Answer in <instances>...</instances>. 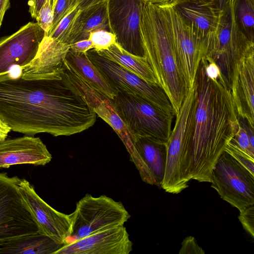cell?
I'll list each match as a JSON object with an SVG mask.
<instances>
[{"instance_id":"obj_1","label":"cell","mask_w":254,"mask_h":254,"mask_svg":"<svg viewBox=\"0 0 254 254\" xmlns=\"http://www.w3.org/2000/svg\"><path fill=\"white\" fill-rule=\"evenodd\" d=\"M97 114L66 76L64 63L42 76H0V119L13 131L69 136L93 126Z\"/></svg>"},{"instance_id":"obj_2","label":"cell","mask_w":254,"mask_h":254,"mask_svg":"<svg viewBox=\"0 0 254 254\" xmlns=\"http://www.w3.org/2000/svg\"><path fill=\"white\" fill-rule=\"evenodd\" d=\"M195 98L186 138L185 177L211 182L212 169L239 124L235 106L218 66L203 57L195 77Z\"/></svg>"},{"instance_id":"obj_3","label":"cell","mask_w":254,"mask_h":254,"mask_svg":"<svg viewBox=\"0 0 254 254\" xmlns=\"http://www.w3.org/2000/svg\"><path fill=\"white\" fill-rule=\"evenodd\" d=\"M139 30L144 57L159 86L168 97L176 115L189 89L179 70L173 46L157 4L142 1Z\"/></svg>"},{"instance_id":"obj_4","label":"cell","mask_w":254,"mask_h":254,"mask_svg":"<svg viewBox=\"0 0 254 254\" xmlns=\"http://www.w3.org/2000/svg\"><path fill=\"white\" fill-rule=\"evenodd\" d=\"M117 90L111 100L131 137H145L168 143L174 114L140 96Z\"/></svg>"},{"instance_id":"obj_5","label":"cell","mask_w":254,"mask_h":254,"mask_svg":"<svg viewBox=\"0 0 254 254\" xmlns=\"http://www.w3.org/2000/svg\"><path fill=\"white\" fill-rule=\"evenodd\" d=\"M204 48V56L211 59L218 66L230 90L236 64L254 51V42L247 37L237 23L233 0L219 12L217 30Z\"/></svg>"},{"instance_id":"obj_6","label":"cell","mask_w":254,"mask_h":254,"mask_svg":"<svg viewBox=\"0 0 254 254\" xmlns=\"http://www.w3.org/2000/svg\"><path fill=\"white\" fill-rule=\"evenodd\" d=\"M173 46L179 70L187 88H191L201 59L204 56L203 41L174 5L157 4Z\"/></svg>"},{"instance_id":"obj_7","label":"cell","mask_w":254,"mask_h":254,"mask_svg":"<svg viewBox=\"0 0 254 254\" xmlns=\"http://www.w3.org/2000/svg\"><path fill=\"white\" fill-rule=\"evenodd\" d=\"M71 215L70 237H74L75 240L108 228L124 225L130 217L122 202L105 195L94 197L89 194L76 203Z\"/></svg>"},{"instance_id":"obj_8","label":"cell","mask_w":254,"mask_h":254,"mask_svg":"<svg viewBox=\"0 0 254 254\" xmlns=\"http://www.w3.org/2000/svg\"><path fill=\"white\" fill-rule=\"evenodd\" d=\"M20 179L17 176L9 177L6 173H0V244L41 233L19 190Z\"/></svg>"},{"instance_id":"obj_9","label":"cell","mask_w":254,"mask_h":254,"mask_svg":"<svg viewBox=\"0 0 254 254\" xmlns=\"http://www.w3.org/2000/svg\"><path fill=\"white\" fill-rule=\"evenodd\" d=\"M195 98L194 87L189 88L176 116L175 124L168 142L165 171L161 188L178 194L189 187L185 178L187 130Z\"/></svg>"},{"instance_id":"obj_10","label":"cell","mask_w":254,"mask_h":254,"mask_svg":"<svg viewBox=\"0 0 254 254\" xmlns=\"http://www.w3.org/2000/svg\"><path fill=\"white\" fill-rule=\"evenodd\" d=\"M211 186L240 212L254 204V175L224 151L211 173Z\"/></svg>"},{"instance_id":"obj_11","label":"cell","mask_w":254,"mask_h":254,"mask_svg":"<svg viewBox=\"0 0 254 254\" xmlns=\"http://www.w3.org/2000/svg\"><path fill=\"white\" fill-rule=\"evenodd\" d=\"M86 54L117 90H122L140 96L162 109L174 114L168 97L159 85L147 82L117 62L100 55L94 49L88 51Z\"/></svg>"},{"instance_id":"obj_12","label":"cell","mask_w":254,"mask_h":254,"mask_svg":"<svg viewBox=\"0 0 254 254\" xmlns=\"http://www.w3.org/2000/svg\"><path fill=\"white\" fill-rule=\"evenodd\" d=\"M142 0H107L110 31L124 50L144 57L139 24Z\"/></svg>"},{"instance_id":"obj_13","label":"cell","mask_w":254,"mask_h":254,"mask_svg":"<svg viewBox=\"0 0 254 254\" xmlns=\"http://www.w3.org/2000/svg\"><path fill=\"white\" fill-rule=\"evenodd\" d=\"M45 36V31L37 22H30L0 39V76L8 73L14 65L21 68L30 63Z\"/></svg>"},{"instance_id":"obj_14","label":"cell","mask_w":254,"mask_h":254,"mask_svg":"<svg viewBox=\"0 0 254 254\" xmlns=\"http://www.w3.org/2000/svg\"><path fill=\"white\" fill-rule=\"evenodd\" d=\"M19 190L36 221L41 233L57 243L64 245L70 237V214L60 212L47 203L36 193L34 187L25 179L18 183Z\"/></svg>"},{"instance_id":"obj_15","label":"cell","mask_w":254,"mask_h":254,"mask_svg":"<svg viewBox=\"0 0 254 254\" xmlns=\"http://www.w3.org/2000/svg\"><path fill=\"white\" fill-rule=\"evenodd\" d=\"M132 246L127 229L123 225L68 242L54 254H129Z\"/></svg>"},{"instance_id":"obj_16","label":"cell","mask_w":254,"mask_h":254,"mask_svg":"<svg viewBox=\"0 0 254 254\" xmlns=\"http://www.w3.org/2000/svg\"><path fill=\"white\" fill-rule=\"evenodd\" d=\"M132 139L134 147L128 152L141 180L161 188L166 168L168 143L142 137H133Z\"/></svg>"},{"instance_id":"obj_17","label":"cell","mask_w":254,"mask_h":254,"mask_svg":"<svg viewBox=\"0 0 254 254\" xmlns=\"http://www.w3.org/2000/svg\"><path fill=\"white\" fill-rule=\"evenodd\" d=\"M52 156L39 137L25 135L0 143V168L18 164L44 166Z\"/></svg>"},{"instance_id":"obj_18","label":"cell","mask_w":254,"mask_h":254,"mask_svg":"<svg viewBox=\"0 0 254 254\" xmlns=\"http://www.w3.org/2000/svg\"><path fill=\"white\" fill-rule=\"evenodd\" d=\"M230 91L238 117L254 127V51L236 64Z\"/></svg>"},{"instance_id":"obj_19","label":"cell","mask_w":254,"mask_h":254,"mask_svg":"<svg viewBox=\"0 0 254 254\" xmlns=\"http://www.w3.org/2000/svg\"><path fill=\"white\" fill-rule=\"evenodd\" d=\"M69 45L45 36L34 60L27 65L20 68L23 77L40 76L51 72L63 64Z\"/></svg>"},{"instance_id":"obj_20","label":"cell","mask_w":254,"mask_h":254,"mask_svg":"<svg viewBox=\"0 0 254 254\" xmlns=\"http://www.w3.org/2000/svg\"><path fill=\"white\" fill-rule=\"evenodd\" d=\"M174 6L201 38L204 46L217 30L219 12L190 0L182 1Z\"/></svg>"},{"instance_id":"obj_21","label":"cell","mask_w":254,"mask_h":254,"mask_svg":"<svg viewBox=\"0 0 254 254\" xmlns=\"http://www.w3.org/2000/svg\"><path fill=\"white\" fill-rule=\"evenodd\" d=\"M66 66L91 87L112 99L117 94L115 89L90 61L86 53L70 49L64 60Z\"/></svg>"},{"instance_id":"obj_22","label":"cell","mask_w":254,"mask_h":254,"mask_svg":"<svg viewBox=\"0 0 254 254\" xmlns=\"http://www.w3.org/2000/svg\"><path fill=\"white\" fill-rule=\"evenodd\" d=\"M100 29L110 31L107 0L81 10L69 45L78 41L88 39L91 32Z\"/></svg>"},{"instance_id":"obj_23","label":"cell","mask_w":254,"mask_h":254,"mask_svg":"<svg viewBox=\"0 0 254 254\" xmlns=\"http://www.w3.org/2000/svg\"><path fill=\"white\" fill-rule=\"evenodd\" d=\"M63 246L47 235L39 233L0 244V254H54Z\"/></svg>"},{"instance_id":"obj_24","label":"cell","mask_w":254,"mask_h":254,"mask_svg":"<svg viewBox=\"0 0 254 254\" xmlns=\"http://www.w3.org/2000/svg\"><path fill=\"white\" fill-rule=\"evenodd\" d=\"M96 51L100 55L120 64L147 82L159 85L145 57L132 55L124 50L116 42L107 50Z\"/></svg>"},{"instance_id":"obj_25","label":"cell","mask_w":254,"mask_h":254,"mask_svg":"<svg viewBox=\"0 0 254 254\" xmlns=\"http://www.w3.org/2000/svg\"><path fill=\"white\" fill-rule=\"evenodd\" d=\"M233 9L238 25L254 42V0H233Z\"/></svg>"},{"instance_id":"obj_26","label":"cell","mask_w":254,"mask_h":254,"mask_svg":"<svg viewBox=\"0 0 254 254\" xmlns=\"http://www.w3.org/2000/svg\"><path fill=\"white\" fill-rule=\"evenodd\" d=\"M81 11L78 6L76 7L63 18L54 30L47 36L59 42L69 45L75 24Z\"/></svg>"},{"instance_id":"obj_27","label":"cell","mask_w":254,"mask_h":254,"mask_svg":"<svg viewBox=\"0 0 254 254\" xmlns=\"http://www.w3.org/2000/svg\"><path fill=\"white\" fill-rule=\"evenodd\" d=\"M89 39L91 41L93 49L96 51L107 50L116 42V36L110 31L100 29L90 33Z\"/></svg>"},{"instance_id":"obj_28","label":"cell","mask_w":254,"mask_h":254,"mask_svg":"<svg viewBox=\"0 0 254 254\" xmlns=\"http://www.w3.org/2000/svg\"><path fill=\"white\" fill-rule=\"evenodd\" d=\"M78 5V0H57L54 10L52 25L47 35L51 33L62 19L77 7Z\"/></svg>"},{"instance_id":"obj_29","label":"cell","mask_w":254,"mask_h":254,"mask_svg":"<svg viewBox=\"0 0 254 254\" xmlns=\"http://www.w3.org/2000/svg\"><path fill=\"white\" fill-rule=\"evenodd\" d=\"M57 0H45L36 20L47 35L52 25L54 10Z\"/></svg>"},{"instance_id":"obj_30","label":"cell","mask_w":254,"mask_h":254,"mask_svg":"<svg viewBox=\"0 0 254 254\" xmlns=\"http://www.w3.org/2000/svg\"><path fill=\"white\" fill-rule=\"evenodd\" d=\"M228 143L254 158V147L250 143L246 130L240 123L234 136Z\"/></svg>"},{"instance_id":"obj_31","label":"cell","mask_w":254,"mask_h":254,"mask_svg":"<svg viewBox=\"0 0 254 254\" xmlns=\"http://www.w3.org/2000/svg\"><path fill=\"white\" fill-rule=\"evenodd\" d=\"M224 151L231 155L253 175H254V158L229 143H227L226 144Z\"/></svg>"},{"instance_id":"obj_32","label":"cell","mask_w":254,"mask_h":254,"mask_svg":"<svg viewBox=\"0 0 254 254\" xmlns=\"http://www.w3.org/2000/svg\"><path fill=\"white\" fill-rule=\"evenodd\" d=\"M238 218L242 226L252 238L254 237V204L240 212Z\"/></svg>"},{"instance_id":"obj_33","label":"cell","mask_w":254,"mask_h":254,"mask_svg":"<svg viewBox=\"0 0 254 254\" xmlns=\"http://www.w3.org/2000/svg\"><path fill=\"white\" fill-rule=\"evenodd\" d=\"M205 252L198 245L195 238L192 236L186 237L182 242L179 254H204Z\"/></svg>"},{"instance_id":"obj_34","label":"cell","mask_w":254,"mask_h":254,"mask_svg":"<svg viewBox=\"0 0 254 254\" xmlns=\"http://www.w3.org/2000/svg\"><path fill=\"white\" fill-rule=\"evenodd\" d=\"M190 0L206 6L213 10L220 12L227 6L231 0Z\"/></svg>"},{"instance_id":"obj_35","label":"cell","mask_w":254,"mask_h":254,"mask_svg":"<svg viewBox=\"0 0 254 254\" xmlns=\"http://www.w3.org/2000/svg\"><path fill=\"white\" fill-rule=\"evenodd\" d=\"M69 46L70 50L80 53H86L93 49V44L89 39L77 41L69 45Z\"/></svg>"},{"instance_id":"obj_36","label":"cell","mask_w":254,"mask_h":254,"mask_svg":"<svg viewBox=\"0 0 254 254\" xmlns=\"http://www.w3.org/2000/svg\"><path fill=\"white\" fill-rule=\"evenodd\" d=\"M45 0H29V12L31 17L36 19Z\"/></svg>"},{"instance_id":"obj_37","label":"cell","mask_w":254,"mask_h":254,"mask_svg":"<svg viewBox=\"0 0 254 254\" xmlns=\"http://www.w3.org/2000/svg\"><path fill=\"white\" fill-rule=\"evenodd\" d=\"M107 0H78V7L81 10H83Z\"/></svg>"},{"instance_id":"obj_38","label":"cell","mask_w":254,"mask_h":254,"mask_svg":"<svg viewBox=\"0 0 254 254\" xmlns=\"http://www.w3.org/2000/svg\"><path fill=\"white\" fill-rule=\"evenodd\" d=\"M11 128L5 123L0 119V143L5 140Z\"/></svg>"},{"instance_id":"obj_39","label":"cell","mask_w":254,"mask_h":254,"mask_svg":"<svg viewBox=\"0 0 254 254\" xmlns=\"http://www.w3.org/2000/svg\"><path fill=\"white\" fill-rule=\"evenodd\" d=\"M10 6V0H0V28L4 15Z\"/></svg>"},{"instance_id":"obj_40","label":"cell","mask_w":254,"mask_h":254,"mask_svg":"<svg viewBox=\"0 0 254 254\" xmlns=\"http://www.w3.org/2000/svg\"><path fill=\"white\" fill-rule=\"evenodd\" d=\"M143 2H149L156 4L165 3L166 0H142Z\"/></svg>"},{"instance_id":"obj_41","label":"cell","mask_w":254,"mask_h":254,"mask_svg":"<svg viewBox=\"0 0 254 254\" xmlns=\"http://www.w3.org/2000/svg\"><path fill=\"white\" fill-rule=\"evenodd\" d=\"M185 0H166L165 3H169L173 5H175L176 4L181 2L182 1H185Z\"/></svg>"}]
</instances>
